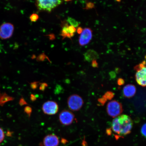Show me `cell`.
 <instances>
[{
	"label": "cell",
	"mask_w": 146,
	"mask_h": 146,
	"mask_svg": "<svg viewBox=\"0 0 146 146\" xmlns=\"http://www.w3.org/2000/svg\"><path fill=\"white\" fill-rule=\"evenodd\" d=\"M123 111L122 104L116 100H112L107 104V112L111 117L115 118L120 115Z\"/></svg>",
	"instance_id": "3957f363"
},
{
	"label": "cell",
	"mask_w": 146,
	"mask_h": 146,
	"mask_svg": "<svg viewBox=\"0 0 146 146\" xmlns=\"http://www.w3.org/2000/svg\"><path fill=\"white\" fill-rule=\"evenodd\" d=\"M32 109L31 108L27 106L25 108V112L28 115L29 117L31 116V114H32Z\"/></svg>",
	"instance_id": "e0dca14e"
},
{
	"label": "cell",
	"mask_w": 146,
	"mask_h": 146,
	"mask_svg": "<svg viewBox=\"0 0 146 146\" xmlns=\"http://www.w3.org/2000/svg\"><path fill=\"white\" fill-rule=\"evenodd\" d=\"M145 58L146 59V56H145Z\"/></svg>",
	"instance_id": "1f68e13d"
},
{
	"label": "cell",
	"mask_w": 146,
	"mask_h": 146,
	"mask_svg": "<svg viewBox=\"0 0 146 146\" xmlns=\"http://www.w3.org/2000/svg\"><path fill=\"white\" fill-rule=\"evenodd\" d=\"M62 143L63 142H64L63 143H66V142L67 141H66V140L65 139H62Z\"/></svg>",
	"instance_id": "f1b7e54d"
},
{
	"label": "cell",
	"mask_w": 146,
	"mask_h": 146,
	"mask_svg": "<svg viewBox=\"0 0 146 146\" xmlns=\"http://www.w3.org/2000/svg\"><path fill=\"white\" fill-rule=\"evenodd\" d=\"M141 132L142 135L146 138V123L142 125L141 129Z\"/></svg>",
	"instance_id": "d6986e66"
},
{
	"label": "cell",
	"mask_w": 146,
	"mask_h": 146,
	"mask_svg": "<svg viewBox=\"0 0 146 146\" xmlns=\"http://www.w3.org/2000/svg\"><path fill=\"white\" fill-rule=\"evenodd\" d=\"M123 94L125 98H131L135 94L136 88L135 86L132 84L125 85L123 89Z\"/></svg>",
	"instance_id": "7c38bea8"
},
{
	"label": "cell",
	"mask_w": 146,
	"mask_h": 146,
	"mask_svg": "<svg viewBox=\"0 0 146 146\" xmlns=\"http://www.w3.org/2000/svg\"><path fill=\"white\" fill-rule=\"evenodd\" d=\"M69 108L72 111L79 110L83 105V99L77 94H72L68 98L67 100Z\"/></svg>",
	"instance_id": "5b68a950"
},
{
	"label": "cell",
	"mask_w": 146,
	"mask_h": 146,
	"mask_svg": "<svg viewBox=\"0 0 146 146\" xmlns=\"http://www.w3.org/2000/svg\"><path fill=\"white\" fill-rule=\"evenodd\" d=\"M117 1L119 2L120 1V0H116Z\"/></svg>",
	"instance_id": "4dcf8cb0"
},
{
	"label": "cell",
	"mask_w": 146,
	"mask_h": 146,
	"mask_svg": "<svg viewBox=\"0 0 146 146\" xmlns=\"http://www.w3.org/2000/svg\"><path fill=\"white\" fill-rule=\"evenodd\" d=\"M114 93L110 91H107L103 96V97L105 98V99L107 101L108 100H112L114 98Z\"/></svg>",
	"instance_id": "9a60e30c"
},
{
	"label": "cell",
	"mask_w": 146,
	"mask_h": 146,
	"mask_svg": "<svg viewBox=\"0 0 146 146\" xmlns=\"http://www.w3.org/2000/svg\"><path fill=\"white\" fill-rule=\"evenodd\" d=\"M42 109L45 114L48 115L55 114L59 110V106L56 102L49 100L43 104Z\"/></svg>",
	"instance_id": "52a82bcc"
},
{
	"label": "cell",
	"mask_w": 146,
	"mask_h": 146,
	"mask_svg": "<svg viewBox=\"0 0 146 146\" xmlns=\"http://www.w3.org/2000/svg\"><path fill=\"white\" fill-rule=\"evenodd\" d=\"M84 59L89 62L92 61L93 60H96L99 58V55L96 51L92 50H88L84 54Z\"/></svg>",
	"instance_id": "4fadbf2b"
},
{
	"label": "cell",
	"mask_w": 146,
	"mask_h": 146,
	"mask_svg": "<svg viewBox=\"0 0 146 146\" xmlns=\"http://www.w3.org/2000/svg\"><path fill=\"white\" fill-rule=\"evenodd\" d=\"M136 71L135 79L139 85L142 87H146V62L142 61L134 67Z\"/></svg>",
	"instance_id": "7a4b0ae2"
},
{
	"label": "cell",
	"mask_w": 146,
	"mask_h": 146,
	"mask_svg": "<svg viewBox=\"0 0 146 146\" xmlns=\"http://www.w3.org/2000/svg\"><path fill=\"white\" fill-rule=\"evenodd\" d=\"M14 27L12 23H6L0 26V38L5 40L10 38L13 34Z\"/></svg>",
	"instance_id": "8992f818"
},
{
	"label": "cell",
	"mask_w": 146,
	"mask_h": 146,
	"mask_svg": "<svg viewBox=\"0 0 146 146\" xmlns=\"http://www.w3.org/2000/svg\"><path fill=\"white\" fill-rule=\"evenodd\" d=\"M39 16L36 14H33L30 17V19L32 22H36L39 19Z\"/></svg>",
	"instance_id": "2e32d148"
},
{
	"label": "cell",
	"mask_w": 146,
	"mask_h": 146,
	"mask_svg": "<svg viewBox=\"0 0 146 146\" xmlns=\"http://www.w3.org/2000/svg\"><path fill=\"white\" fill-rule=\"evenodd\" d=\"M36 2L39 10L48 12H51L62 3L61 0H36Z\"/></svg>",
	"instance_id": "277c9868"
},
{
	"label": "cell",
	"mask_w": 146,
	"mask_h": 146,
	"mask_svg": "<svg viewBox=\"0 0 146 146\" xmlns=\"http://www.w3.org/2000/svg\"><path fill=\"white\" fill-rule=\"evenodd\" d=\"M94 6V5H92V3H87L86 6V9H90V8H92V7Z\"/></svg>",
	"instance_id": "4316f807"
},
{
	"label": "cell",
	"mask_w": 146,
	"mask_h": 146,
	"mask_svg": "<svg viewBox=\"0 0 146 146\" xmlns=\"http://www.w3.org/2000/svg\"><path fill=\"white\" fill-rule=\"evenodd\" d=\"M46 58V56L44 54H41L38 56L36 59L38 61H43Z\"/></svg>",
	"instance_id": "7402d4cb"
},
{
	"label": "cell",
	"mask_w": 146,
	"mask_h": 146,
	"mask_svg": "<svg viewBox=\"0 0 146 146\" xmlns=\"http://www.w3.org/2000/svg\"><path fill=\"white\" fill-rule=\"evenodd\" d=\"M19 103L20 104L21 106L27 104V102H25V100L23 98H21V100H20Z\"/></svg>",
	"instance_id": "d4e9b609"
},
{
	"label": "cell",
	"mask_w": 146,
	"mask_h": 146,
	"mask_svg": "<svg viewBox=\"0 0 146 146\" xmlns=\"http://www.w3.org/2000/svg\"><path fill=\"white\" fill-rule=\"evenodd\" d=\"M40 84L39 82H34L31 83L30 86L33 90H35L37 88L38 86Z\"/></svg>",
	"instance_id": "ac0fdd59"
},
{
	"label": "cell",
	"mask_w": 146,
	"mask_h": 146,
	"mask_svg": "<svg viewBox=\"0 0 146 146\" xmlns=\"http://www.w3.org/2000/svg\"><path fill=\"white\" fill-rule=\"evenodd\" d=\"M74 117V115L72 112L64 110L60 113L59 119L62 124L65 125H68L72 123Z\"/></svg>",
	"instance_id": "ba28073f"
},
{
	"label": "cell",
	"mask_w": 146,
	"mask_h": 146,
	"mask_svg": "<svg viewBox=\"0 0 146 146\" xmlns=\"http://www.w3.org/2000/svg\"><path fill=\"white\" fill-rule=\"evenodd\" d=\"M83 29L81 27H78L77 29V32L78 34H81L82 31H83Z\"/></svg>",
	"instance_id": "83f0119b"
},
{
	"label": "cell",
	"mask_w": 146,
	"mask_h": 146,
	"mask_svg": "<svg viewBox=\"0 0 146 146\" xmlns=\"http://www.w3.org/2000/svg\"><path fill=\"white\" fill-rule=\"evenodd\" d=\"M76 32L75 27L66 24L62 29L61 35L63 39L66 38H71L74 36Z\"/></svg>",
	"instance_id": "8fae6325"
},
{
	"label": "cell",
	"mask_w": 146,
	"mask_h": 146,
	"mask_svg": "<svg viewBox=\"0 0 146 146\" xmlns=\"http://www.w3.org/2000/svg\"><path fill=\"white\" fill-rule=\"evenodd\" d=\"M132 119L127 115H120L113 120L111 129L119 137H123L130 134L132 129Z\"/></svg>",
	"instance_id": "6da1fadb"
},
{
	"label": "cell",
	"mask_w": 146,
	"mask_h": 146,
	"mask_svg": "<svg viewBox=\"0 0 146 146\" xmlns=\"http://www.w3.org/2000/svg\"><path fill=\"white\" fill-rule=\"evenodd\" d=\"M67 22L71 26H73L74 27H78L80 25V23L79 22L76 21V20L74 18L71 17H68L67 19Z\"/></svg>",
	"instance_id": "5bb4252c"
},
{
	"label": "cell",
	"mask_w": 146,
	"mask_h": 146,
	"mask_svg": "<svg viewBox=\"0 0 146 146\" xmlns=\"http://www.w3.org/2000/svg\"><path fill=\"white\" fill-rule=\"evenodd\" d=\"M92 66L94 68H97L98 67V64L96 60H93L92 61Z\"/></svg>",
	"instance_id": "cb8c5ba5"
},
{
	"label": "cell",
	"mask_w": 146,
	"mask_h": 146,
	"mask_svg": "<svg viewBox=\"0 0 146 146\" xmlns=\"http://www.w3.org/2000/svg\"><path fill=\"white\" fill-rule=\"evenodd\" d=\"M81 34L79 39L80 45L84 46L88 44L92 39V30L89 28H85Z\"/></svg>",
	"instance_id": "9c48e42d"
},
{
	"label": "cell",
	"mask_w": 146,
	"mask_h": 146,
	"mask_svg": "<svg viewBox=\"0 0 146 146\" xmlns=\"http://www.w3.org/2000/svg\"><path fill=\"white\" fill-rule=\"evenodd\" d=\"M44 146H58L59 141L58 137L54 134H49L46 136L43 139Z\"/></svg>",
	"instance_id": "30bf717a"
},
{
	"label": "cell",
	"mask_w": 146,
	"mask_h": 146,
	"mask_svg": "<svg viewBox=\"0 0 146 146\" xmlns=\"http://www.w3.org/2000/svg\"><path fill=\"white\" fill-rule=\"evenodd\" d=\"M39 89L42 91H44L45 90L46 88L48 87V85L46 83H43L40 84Z\"/></svg>",
	"instance_id": "ffe728a7"
},
{
	"label": "cell",
	"mask_w": 146,
	"mask_h": 146,
	"mask_svg": "<svg viewBox=\"0 0 146 146\" xmlns=\"http://www.w3.org/2000/svg\"><path fill=\"white\" fill-rule=\"evenodd\" d=\"M36 97L35 95L33 94H32L31 95L30 99L32 101L34 102L35 101L36 99Z\"/></svg>",
	"instance_id": "484cf974"
},
{
	"label": "cell",
	"mask_w": 146,
	"mask_h": 146,
	"mask_svg": "<svg viewBox=\"0 0 146 146\" xmlns=\"http://www.w3.org/2000/svg\"><path fill=\"white\" fill-rule=\"evenodd\" d=\"M117 83L118 85L121 86L125 84V82L123 78H120L118 79Z\"/></svg>",
	"instance_id": "603a6c76"
},
{
	"label": "cell",
	"mask_w": 146,
	"mask_h": 146,
	"mask_svg": "<svg viewBox=\"0 0 146 146\" xmlns=\"http://www.w3.org/2000/svg\"><path fill=\"white\" fill-rule=\"evenodd\" d=\"M64 1H71V0H64Z\"/></svg>",
	"instance_id": "f546056e"
},
{
	"label": "cell",
	"mask_w": 146,
	"mask_h": 146,
	"mask_svg": "<svg viewBox=\"0 0 146 146\" xmlns=\"http://www.w3.org/2000/svg\"><path fill=\"white\" fill-rule=\"evenodd\" d=\"M5 138V134L3 129L0 127V143L3 141Z\"/></svg>",
	"instance_id": "44dd1931"
}]
</instances>
